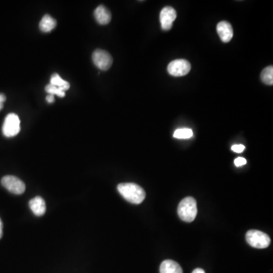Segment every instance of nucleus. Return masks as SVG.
<instances>
[{
  "instance_id": "f257e3e1",
  "label": "nucleus",
  "mask_w": 273,
  "mask_h": 273,
  "mask_svg": "<svg viewBox=\"0 0 273 273\" xmlns=\"http://www.w3.org/2000/svg\"><path fill=\"white\" fill-rule=\"evenodd\" d=\"M118 190L126 200L131 203H142L146 197L145 190L134 183H121L118 185Z\"/></svg>"
},
{
  "instance_id": "39448f33",
  "label": "nucleus",
  "mask_w": 273,
  "mask_h": 273,
  "mask_svg": "<svg viewBox=\"0 0 273 273\" xmlns=\"http://www.w3.org/2000/svg\"><path fill=\"white\" fill-rule=\"evenodd\" d=\"M191 70L190 62L185 59H176L171 61L168 65L169 75L174 77H182L188 74Z\"/></svg>"
},
{
  "instance_id": "9d476101",
  "label": "nucleus",
  "mask_w": 273,
  "mask_h": 273,
  "mask_svg": "<svg viewBox=\"0 0 273 273\" xmlns=\"http://www.w3.org/2000/svg\"><path fill=\"white\" fill-rule=\"evenodd\" d=\"M29 207L37 217H42L46 213V202L41 196H36L31 199L29 202Z\"/></svg>"
},
{
  "instance_id": "1a4fd4ad",
  "label": "nucleus",
  "mask_w": 273,
  "mask_h": 273,
  "mask_svg": "<svg viewBox=\"0 0 273 273\" xmlns=\"http://www.w3.org/2000/svg\"><path fill=\"white\" fill-rule=\"evenodd\" d=\"M217 32L222 41L229 43L233 37V29L232 25L226 21L220 22L217 25Z\"/></svg>"
},
{
  "instance_id": "aec40b11",
  "label": "nucleus",
  "mask_w": 273,
  "mask_h": 273,
  "mask_svg": "<svg viewBox=\"0 0 273 273\" xmlns=\"http://www.w3.org/2000/svg\"><path fill=\"white\" fill-rule=\"evenodd\" d=\"M7 100V97L4 94H0V110L4 108V103Z\"/></svg>"
},
{
  "instance_id": "f8f14e48",
  "label": "nucleus",
  "mask_w": 273,
  "mask_h": 273,
  "mask_svg": "<svg viewBox=\"0 0 273 273\" xmlns=\"http://www.w3.org/2000/svg\"><path fill=\"white\" fill-rule=\"evenodd\" d=\"M160 273H183L181 265L171 259L163 261L160 265Z\"/></svg>"
},
{
  "instance_id": "dca6fc26",
  "label": "nucleus",
  "mask_w": 273,
  "mask_h": 273,
  "mask_svg": "<svg viewBox=\"0 0 273 273\" xmlns=\"http://www.w3.org/2000/svg\"><path fill=\"white\" fill-rule=\"evenodd\" d=\"M193 136V131L190 128L177 129L174 132L173 136L178 139H189Z\"/></svg>"
},
{
  "instance_id": "6e6552de",
  "label": "nucleus",
  "mask_w": 273,
  "mask_h": 273,
  "mask_svg": "<svg viewBox=\"0 0 273 273\" xmlns=\"http://www.w3.org/2000/svg\"><path fill=\"white\" fill-rule=\"evenodd\" d=\"M176 11L172 7H166L160 12V21L162 29L169 31L172 28L173 22L176 19Z\"/></svg>"
},
{
  "instance_id": "7ed1b4c3",
  "label": "nucleus",
  "mask_w": 273,
  "mask_h": 273,
  "mask_svg": "<svg viewBox=\"0 0 273 273\" xmlns=\"http://www.w3.org/2000/svg\"><path fill=\"white\" fill-rule=\"evenodd\" d=\"M246 241L249 245L258 249L266 248L271 243L267 234L258 230L248 231L246 234Z\"/></svg>"
},
{
  "instance_id": "4468645a",
  "label": "nucleus",
  "mask_w": 273,
  "mask_h": 273,
  "mask_svg": "<svg viewBox=\"0 0 273 273\" xmlns=\"http://www.w3.org/2000/svg\"><path fill=\"white\" fill-rule=\"evenodd\" d=\"M49 84L53 85V86L56 87L58 89L64 91H64H67V90L70 89V83L66 82V81L61 79L58 74H53L51 76L50 83Z\"/></svg>"
},
{
  "instance_id": "20e7f679",
  "label": "nucleus",
  "mask_w": 273,
  "mask_h": 273,
  "mask_svg": "<svg viewBox=\"0 0 273 273\" xmlns=\"http://www.w3.org/2000/svg\"><path fill=\"white\" fill-rule=\"evenodd\" d=\"M20 123V119L16 114H9L3 126V133L7 138L16 136L21 130Z\"/></svg>"
},
{
  "instance_id": "f03ea898",
  "label": "nucleus",
  "mask_w": 273,
  "mask_h": 273,
  "mask_svg": "<svg viewBox=\"0 0 273 273\" xmlns=\"http://www.w3.org/2000/svg\"><path fill=\"white\" fill-rule=\"evenodd\" d=\"M178 214L182 221L186 223L193 222L197 214L196 202L194 198L191 196L184 198L178 205Z\"/></svg>"
},
{
  "instance_id": "a211bd4d",
  "label": "nucleus",
  "mask_w": 273,
  "mask_h": 273,
  "mask_svg": "<svg viewBox=\"0 0 273 273\" xmlns=\"http://www.w3.org/2000/svg\"><path fill=\"white\" fill-rule=\"evenodd\" d=\"M232 150L234 152L240 154V153H242L245 150V147L242 145H235L232 147Z\"/></svg>"
},
{
  "instance_id": "f3484780",
  "label": "nucleus",
  "mask_w": 273,
  "mask_h": 273,
  "mask_svg": "<svg viewBox=\"0 0 273 273\" xmlns=\"http://www.w3.org/2000/svg\"><path fill=\"white\" fill-rule=\"evenodd\" d=\"M45 90H46L48 94H51V95H56L57 97H64L65 96V93L64 91H61V90L58 89V88L53 86V85H50V84L46 87Z\"/></svg>"
},
{
  "instance_id": "423d86ee",
  "label": "nucleus",
  "mask_w": 273,
  "mask_h": 273,
  "mask_svg": "<svg viewBox=\"0 0 273 273\" xmlns=\"http://www.w3.org/2000/svg\"><path fill=\"white\" fill-rule=\"evenodd\" d=\"M94 64L102 71H107L112 66L113 59L107 51L96 49L92 55Z\"/></svg>"
},
{
  "instance_id": "ddd939ff",
  "label": "nucleus",
  "mask_w": 273,
  "mask_h": 273,
  "mask_svg": "<svg viewBox=\"0 0 273 273\" xmlns=\"http://www.w3.org/2000/svg\"><path fill=\"white\" fill-rule=\"evenodd\" d=\"M55 26H56V21L49 15H45L39 25L40 31L44 33L50 32L55 28Z\"/></svg>"
},
{
  "instance_id": "4be33fe9",
  "label": "nucleus",
  "mask_w": 273,
  "mask_h": 273,
  "mask_svg": "<svg viewBox=\"0 0 273 273\" xmlns=\"http://www.w3.org/2000/svg\"><path fill=\"white\" fill-rule=\"evenodd\" d=\"M3 229H4V225H3L2 220L0 219V239L2 238L3 234H4V232H3Z\"/></svg>"
},
{
  "instance_id": "6ab92c4d",
  "label": "nucleus",
  "mask_w": 273,
  "mask_h": 273,
  "mask_svg": "<svg viewBox=\"0 0 273 273\" xmlns=\"http://www.w3.org/2000/svg\"><path fill=\"white\" fill-rule=\"evenodd\" d=\"M245 164H247V160L243 157H238L235 160V165L237 167H240V166H244Z\"/></svg>"
},
{
  "instance_id": "9b49d317",
  "label": "nucleus",
  "mask_w": 273,
  "mask_h": 273,
  "mask_svg": "<svg viewBox=\"0 0 273 273\" xmlns=\"http://www.w3.org/2000/svg\"><path fill=\"white\" fill-rule=\"evenodd\" d=\"M94 17L100 25H105L109 24L112 19L110 12L104 6H99L94 11Z\"/></svg>"
},
{
  "instance_id": "0eeeda50",
  "label": "nucleus",
  "mask_w": 273,
  "mask_h": 273,
  "mask_svg": "<svg viewBox=\"0 0 273 273\" xmlns=\"http://www.w3.org/2000/svg\"><path fill=\"white\" fill-rule=\"evenodd\" d=\"M1 182L5 188L14 194H22L26 188L25 183L13 175H7L4 177Z\"/></svg>"
},
{
  "instance_id": "5701e85b",
  "label": "nucleus",
  "mask_w": 273,
  "mask_h": 273,
  "mask_svg": "<svg viewBox=\"0 0 273 273\" xmlns=\"http://www.w3.org/2000/svg\"><path fill=\"white\" fill-rule=\"evenodd\" d=\"M192 273H205V271H204V270L202 269V268H195V269L192 271Z\"/></svg>"
},
{
  "instance_id": "2eb2a0df",
  "label": "nucleus",
  "mask_w": 273,
  "mask_h": 273,
  "mask_svg": "<svg viewBox=\"0 0 273 273\" xmlns=\"http://www.w3.org/2000/svg\"><path fill=\"white\" fill-rule=\"evenodd\" d=\"M261 80L267 85H273V67L268 66L265 67L261 73Z\"/></svg>"
},
{
  "instance_id": "412c9836",
  "label": "nucleus",
  "mask_w": 273,
  "mask_h": 273,
  "mask_svg": "<svg viewBox=\"0 0 273 273\" xmlns=\"http://www.w3.org/2000/svg\"><path fill=\"white\" fill-rule=\"evenodd\" d=\"M46 101H47V103H54V101H55V99H54V96L51 95V94H48V95L46 96Z\"/></svg>"
}]
</instances>
